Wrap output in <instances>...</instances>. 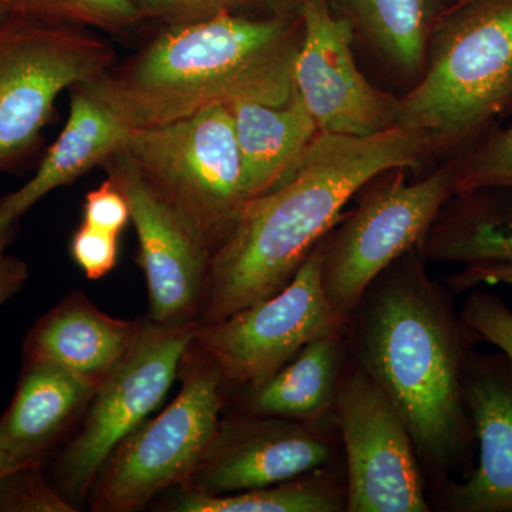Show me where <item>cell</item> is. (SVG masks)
<instances>
[{"mask_svg":"<svg viewBox=\"0 0 512 512\" xmlns=\"http://www.w3.org/2000/svg\"><path fill=\"white\" fill-rule=\"evenodd\" d=\"M434 151L436 141L420 128L366 137L319 131L284 183L235 212L211 251L198 325L284 289L369 181L394 168H419Z\"/></svg>","mask_w":512,"mask_h":512,"instance_id":"1","label":"cell"},{"mask_svg":"<svg viewBox=\"0 0 512 512\" xmlns=\"http://www.w3.org/2000/svg\"><path fill=\"white\" fill-rule=\"evenodd\" d=\"M424 262L420 247L393 262L363 293L349 325L357 366L392 400L421 468L446 485L474 467L464 375L476 338Z\"/></svg>","mask_w":512,"mask_h":512,"instance_id":"2","label":"cell"},{"mask_svg":"<svg viewBox=\"0 0 512 512\" xmlns=\"http://www.w3.org/2000/svg\"><path fill=\"white\" fill-rule=\"evenodd\" d=\"M301 16L252 19L222 10L167 26L99 82L134 130L242 101L284 104L295 89Z\"/></svg>","mask_w":512,"mask_h":512,"instance_id":"3","label":"cell"},{"mask_svg":"<svg viewBox=\"0 0 512 512\" xmlns=\"http://www.w3.org/2000/svg\"><path fill=\"white\" fill-rule=\"evenodd\" d=\"M420 83L399 99L396 126L437 150L470 147L512 106V0L451 3L436 20Z\"/></svg>","mask_w":512,"mask_h":512,"instance_id":"4","label":"cell"},{"mask_svg":"<svg viewBox=\"0 0 512 512\" xmlns=\"http://www.w3.org/2000/svg\"><path fill=\"white\" fill-rule=\"evenodd\" d=\"M178 377L183 386L173 402L133 431L101 468L90 491L92 511L140 510L190 483L220 427L227 382L195 342Z\"/></svg>","mask_w":512,"mask_h":512,"instance_id":"5","label":"cell"},{"mask_svg":"<svg viewBox=\"0 0 512 512\" xmlns=\"http://www.w3.org/2000/svg\"><path fill=\"white\" fill-rule=\"evenodd\" d=\"M116 64L114 47L92 29L0 18V173H18L39 153L64 90Z\"/></svg>","mask_w":512,"mask_h":512,"instance_id":"6","label":"cell"},{"mask_svg":"<svg viewBox=\"0 0 512 512\" xmlns=\"http://www.w3.org/2000/svg\"><path fill=\"white\" fill-rule=\"evenodd\" d=\"M406 168L384 171L362 188L355 210L322 239V279L330 303L348 320L373 281L420 247L456 195V160L409 183Z\"/></svg>","mask_w":512,"mask_h":512,"instance_id":"7","label":"cell"},{"mask_svg":"<svg viewBox=\"0 0 512 512\" xmlns=\"http://www.w3.org/2000/svg\"><path fill=\"white\" fill-rule=\"evenodd\" d=\"M124 153L212 251L245 202L241 156L228 107L138 128Z\"/></svg>","mask_w":512,"mask_h":512,"instance_id":"8","label":"cell"},{"mask_svg":"<svg viewBox=\"0 0 512 512\" xmlns=\"http://www.w3.org/2000/svg\"><path fill=\"white\" fill-rule=\"evenodd\" d=\"M197 329V322H143L127 355L97 387L82 429L56 464L53 485L74 507L90 495L113 451L164 402Z\"/></svg>","mask_w":512,"mask_h":512,"instance_id":"9","label":"cell"},{"mask_svg":"<svg viewBox=\"0 0 512 512\" xmlns=\"http://www.w3.org/2000/svg\"><path fill=\"white\" fill-rule=\"evenodd\" d=\"M348 320L333 308L322 279V241L288 285L234 315L198 325L195 345L227 384L258 386L312 340L343 333Z\"/></svg>","mask_w":512,"mask_h":512,"instance_id":"10","label":"cell"},{"mask_svg":"<svg viewBox=\"0 0 512 512\" xmlns=\"http://www.w3.org/2000/svg\"><path fill=\"white\" fill-rule=\"evenodd\" d=\"M332 416L348 464L346 511H430L410 431L382 387L359 366L340 380Z\"/></svg>","mask_w":512,"mask_h":512,"instance_id":"11","label":"cell"},{"mask_svg":"<svg viewBox=\"0 0 512 512\" xmlns=\"http://www.w3.org/2000/svg\"><path fill=\"white\" fill-rule=\"evenodd\" d=\"M302 42L295 89L322 133L366 137L396 126L399 99L360 73L352 53L353 25L326 0H302Z\"/></svg>","mask_w":512,"mask_h":512,"instance_id":"12","label":"cell"},{"mask_svg":"<svg viewBox=\"0 0 512 512\" xmlns=\"http://www.w3.org/2000/svg\"><path fill=\"white\" fill-rule=\"evenodd\" d=\"M126 195L146 276L151 322H197L211 247L144 180L124 150L103 165Z\"/></svg>","mask_w":512,"mask_h":512,"instance_id":"13","label":"cell"},{"mask_svg":"<svg viewBox=\"0 0 512 512\" xmlns=\"http://www.w3.org/2000/svg\"><path fill=\"white\" fill-rule=\"evenodd\" d=\"M319 423L251 413L221 420L200 467L183 490L239 493L322 470L333 446Z\"/></svg>","mask_w":512,"mask_h":512,"instance_id":"14","label":"cell"},{"mask_svg":"<svg viewBox=\"0 0 512 512\" xmlns=\"http://www.w3.org/2000/svg\"><path fill=\"white\" fill-rule=\"evenodd\" d=\"M464 399L478 460L444 485V505L454 512H512V363L503 353L471 350Z\"/></svg>","mask_w":512,"mask_h":512,"instance_id":"15","label":"cell"},{"mask_svg":"<svg viewBox=\"0 0 512 512\" xmlns=\"http://www.w3.org/2000/svg\"><path fill=\"white\" fill-rule=\"evenodd\" d=\"M99 77L70 89L66 126L28 183L0 200L3 217L19 221L50 192L74 183L124 150L134 128L104 94Z\"/></svg>","mask_w":512,"mask_h":512,"instance_id":"16","label":"cell"},{"mask_svg":"<svg viewBox=\"0 0 512 512\" xmlns=\"http://www.w3.org/2000/svg\"><path fill=\"white\" fill-rule=\"evenodd\" d=\"M141 326L111 318L73 292L30 330L25 362L62 367L97 389L127 355Z\"/></svg>","mask_w":512,"mask_h":512,"instance_id":"17","label":"cell"},{"mask_svg":"<svg viewBox=\"0 0 512 512\" xmlns=\"http://www.w3.org/2000/svg\"><path fill=\"white\" fill-rule=\"evenodd\" d=\"M96 387L50 363L25 362L15 397L0 417V447L29 464L84 416Z\"/></svg>","mask_w":512,"mask_h":512,"instance_id":"18","label":"cell"},{"mask_svg":"<svg viewBox=\"0 0 512 512\" xmlns=\"http://www.w3.org/2000/svg\"><path fill=\"white\" fill-rule=\"evenodd\" d=\"M228 109L241 156L245 201L284 183L319 134L296 92L284 104L242 101Z\"/></svg>","mask_w":512,"mask_h":512,"instance_id":"19","label":"cell"},{"mask_svg":"<svg viewBox=\"0 0 512 512\" xmlns=\"http://www.w3.org/2000/svg\"><path fill=\"white\" fill-rule=\"evenodd\" d=\"M420 251L426 261L464 268L512 266V187L480 188L451 197Z\"/></svg>","mask_w":512,"mask_h":512,"instance_id":"20","label":"cell"},{"mask_svg":"<svg viewBox=\"0 0 512 512\" xmlns=\"http://www.w3.org/2000/svg\"><path fill=\"white\" fill-rule=\"evenodd\" d=\"M342 336L312 340L274 375L249 389L248 413L311 423L332 414L342 370Z\"/></svg>","mask_w":512,"mask_h":512,"instance_id":"21","label":"cell"},{"mask_svg":"<svg viewBox=\"0 0 512 512\" xmlns=\"http://www.w3.org/2000/svg\"><path fill=\"white\" fill-rule=\"evenodd\" d=\"M168 510L178 512H338L346 511V485L322 470L268 487L224 495L178 488Z\"/></svg>","mask_w":512,"mask_h":512,"instance_id":"22","label":"cell"},{"mask_svg":"<svg viewBox=\"0 0 512 512\" xmlns=\"http://www.w3.org/2000/svg\"><path fill=\"white\" fill-rule=\"evenodd\" d=\"M353 28L403 72L417 76L426 64L431 30L430 0H345Z\"/></svg>","mask_w":512,"mask_h":512,"instance_id":"23","label":"cell"},{"mask_svg":"<svg viewBox=\"0 0 512 512\" xmlns=\"http://www.w3.org/2000/svg\"><path fill=\"white\" fill-rule=\"evenodd\" d=\"M9 12L23 18L123 33L141 22L130 0H6Z\"/></svg>","mask_w":512,"mask_h":512,"instance_id":"24","label":"cell"},{"mask_svg":"<svg viewBox=\"0 0 512 512\" xmlns=\"http://www.w3.org/2000/svg\"><path fill=\"white\" fill-rule=\"evenodd\" d=\"M457 163L456 194L490 187H512V124L466 148Z\"/></svg>","mask_w":512,"mask_h":512,"instance_id":"25","label":"cell"},{"mask_svg":"<svg viewBox=\"0 0 512 512\" xmlns=\"http://www.w3.org/2000/svg\"><path fill=\"white\" fill-rule=\"evenodd\" d=\"M70 504L43 476L42 464L19 468L0 478V512H73Z\"/></svg>","mask_w":512,"mask_h":512,"instance_id":"26","label":"cell"},{"mask_svg":"<svg viewBox=\"0 0 512 512\" xmlns=\"http://www.w3.org/2000/svg\"><path fill=\"white\" fill-rule=\"evenodd\" d=\"M460 318L476 340L491 343L512 363V311L497 295L471 292Z\"/></svg>","mask_w":512,"mask_h":512,"instance_id":"27","label":"cell"},{"mask_svg":"<svg viewBox=\"0 0 512 512\" xmlns=\"http://www.w3.org/2000/svg\"><path fill=\"white\" fill-rule=\"evenodd\" d=\"M70 254L87 278L101 279L113 271L119 256V237L84 224L74 232Z\"/></svg>","mask_w":512,"mask_h":512,"instance_id":"28","label":"cell"},{"mask_svg":"<svg viewBox=\"0 0 512 512\" xmlns=\"http://www.w3.org/2000/svg\"><path fill=\"white\" fill-rule=\"evenodd\" d=\"M131 221L130 205L119 185L110 177L84 200L83 222L90 227L120 237Z\"/></svg>","mask_w":512,"mask_h":512,"instance_id":"29","label":"cell"},{"mask_svg":"<svg viewBox=\"0 0 512 512\" xmlns=\"http://www.w3.org/2000/svg\"><path fill=\"white\" fill-rule=\"evenodd\" d=\"M141 20L151 19L165 26L187 25L218 15L228 9L229 0H130Z\"/></svg>","mask_w":512,"mask_h":512,"instance_id":"30","label":"cell"},{"mask_svg":"<svg viewBox=\"0 0 512 512\" xmlns=\"http://www.w3.org/2000/svg\"><path fill=\"white\" fill-rule=\"evenodd\" d=\"M448 284L454 292L471 291L481 285H504L512 291V266L464 268Z\"/></svg>","mask_w":512,"mask_h":512,"instance_id":"31","label":"cell"},{"mask_svg":"<svg viewBox=\"0 0 512 512\" xmlns=\"http://www.w3.org/2000/svg\"><path fill=\"white\" fill-rule=\"evenodd\" d=\"M29 268L15 256L0 255V305L8 302L25 286Z\"/></svg>","mask_w":512,"mask_h":512,"instance_id":"32","label":"cell"},{"mask_svg":"<svg viewBox=\"0 0 512 512\" xmlns=\"http://www.w3.org/2000/svg\"><path fill=\"white\" fill-rule=\"evenodd\" d=\"M28 466H35V464L26 463V461L20 460V458L13 456L9 451L3 450L0 447V478L8 476V474L19 470V468Z\"/></svg>","mask_w":512,"mask_h":512,"instance_id":"33","label":"cell"},{"mask_svg":"<svg viewBox=\"0 0 512 512\" xmlns=\"http://www.w3.org/2000/svg\"><path fill=\"white\" fill-rule=\"evenodd\" d=\"M18 222V220H10V218L3 217L0 214V255L5 254V249L8 248L13 237H15Z\"/></svg>","mask_w":512,"mask_h":512,"instance_id":"34","label":"cell"},{"mask_svg":"<svg viewBox=\"0 0 512 512\" xmlns=\"http://www.w3.org/2000/svg\"><path fill=\"white\" fill-rule=\"evenodd\" d=\"M279 2V0H229L228 9L237 10L242 6L254 5V3Z\"/></svg>","mask_w":512,"mask_h":512,"instance_id":"35","label":"cell"},{"mask_svg":"<svg viewBox=\"0 0 512 512\" xmlns=\"http://www.w3.org/2000/svg\"><path fill=\"white\" fill-rule=\"evenodd\" d=\"M8 13H9L8 3H6V0H0V18H3V16L8 15Z\"/></svg>","mask_w":512,"mask_h":512,"instance_id":"36","label":"cell"},{"mask_svg":"<svg viewBox=\"0 0 512 512\" xmlns=\"http://www.w3.org/2000/svg\"><path fill=\"white\" fill-rule=\"evenodd\" d=\"M460 2H466V0H460Z\"/></svg>","mask_w":512,"mask_h":512,"instance_id":"37","label":"cell"}]
</instances>
